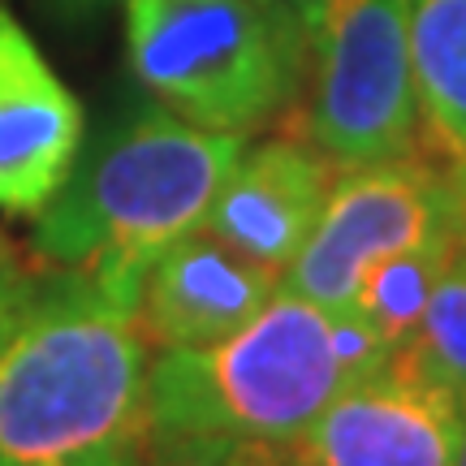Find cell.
I'll return each mask as SVG.
<instances>
[{"label":"cell","mask_w":466,"mask_h":466,"mask_svg":"<svg viewBox=\"0 0 466 466\" xmlns=\"http://www.w3.org/2000/svg\"><path fill=\"white\" fill-rule=\"evenodd\" d=\"M147 367L134 307L83 272L35 281L0 337V466H143Z\"/></svg>","instance_id":"cell-1"},{"label":"cell","mask_w":466,"mask_h":466,"mask_svg":"<svg viewBox=\"0 0 466 466\" xmlns=\"http://www.w3.org/2000/svg\"><path fill=\"white\" fill-rule=\"evenodd\" d=\"M238 156L242 134L195 126L160 100L121 104L83 138L69 177L35 217V255L138 311L151 264L203 229Z\"/></svg>","instance_id":"cell-2"},{"label":"cell","mask_w":466,"mask_h":466,"mask_svg":"<svg viewBox=\"0 0 466 466\" xmlns=\"http://www.w3.org/2000/svg\"><path fill=\"white\" fill-rule=\"evenodd\" d=\"M389 359L359 311L277 289L238 333L160 350L147 367L151 441H299L316 415Z\"/></svg>","instance_id":"cell-3"},{"label":"cell","mask_w":466,"mask_h":466,"mask_svg":"<svg viewBox=\"0 0 466 466\" xmlns=\"http://www.w3.org/2000/svg\"><path fill=\"white\" fill-rule=\"evenodd\" d=\"M307 44L281 0H126L130 74L208 130L247 134L289 108Z\"/></svg>","instance_id":"cell-4"},{"label":"cell","mask_w":466,"mask_h":466,"mask_svg":"<svg viewBox=\"0 0 466 466\" xmlns=\"http://www.w3.org/2000/svg\"><path fill=\"white\" fill-rule=\"evenodd\" d=\"M311 44L316 147L341 168L410 156L419 134L410 0H329Z\"/></svg>","instance_id":"cell-5"},{"label":"cell","mask_w":466,"mask_h":466,"mask_svg":"<svg viewBox=\"0 0 466 466\" xmlns=\"http://www.w3.org/2000/svg\"><path fill=\"white\" fill-rule=\"evenodd\" d=\"M453 233V168L441 173L410 156L346 168V177L329 190L307 242L281 272V289L329 311H350L371 268Z\"/></svg>","instance_id":"cell-6"},{"label":"cell","mask_w":466,"mask_h":466,"mask_svg":"<svg viewBox=\"0 0 466 466\" xmlns=\"http://www.w3.org/2000/svg\"><path fill=\"white\" fill-rule=\"evenodd\" d=\"M462 401L393 350L350 380L294 441L302 466H453Z\"/></svg>","instance_id":"cell-7"},{"label":"cell","mask_w":466,"mask_h":466,"mask_svg":"<svg viewBox=\"0 0 466 466\" xmlns=\"http://www.w3.org/2000/svg\"><path fill=\"white\" fill-rule=\"evenodd\" d=\"M83 138V104L14 9L0 5V212L39 217L69 177Z\"/></svg>","instance_id":"cell-8"},{"label":"cell","mask_w":466,"mask_h":466,"mask_svg":"<svg viewBox=\"0 0 466 466\" xmlns=\"http://www.w3.org/2000/svg\"><path fill=\"white\" fill-rule=\"evenodd\" d=\"M329 190L333 160L319 147L294 138H272L250 151L242 147L203 217V229L255 264L285 272L307 242Z\"/></svg>","instance_id":"cell-9"},{"label":"cell","mask_w":466,"mask_h":466,"mask_svg":"<svg viewBox=\"0 0 466 466\" xmlns=\"http://www.w3.org/2000/svg\"><path fill=\"white\" fill-rule=\"evenodd\" d=\"M277 289L281 272L195 229L151 264L138 299V329L160 350L208 346L259 316Z\"/></svg>","instance_id":"cell-10"},{"label":"cell","mask_w":466,"mask_h":466,"mask_svg":"<svg viewBox=\"0 0 466 466\" xmlns=\"http://www.w3.org/2000/svg\"><path fill=\"white\" fill-rule=\"evenodd\" d=\"M410 61L428 126L466 156V0H410Z\"/></svg>","instance_id":"cell-11"},{"label":"cell","mask_w":466,"mask_h":466,"mask_svg":"<svg viewBox=\"0 0 466 466\" xmlns=\"http://www.w3.org/2000/svg\"><path fill=\"white\" fill-rule=\"evenodd\" d=\"M453 247H458V233L441 238V242H428V247L406 250L398 259H384L380 268H371L363 277L359 299H354L350 311H359L376 329V337L389 346V354L410 341L419 316L428 307V294H432V285Z\"/></svg>","instance_id":"cell-12"},{"label":"cell","mask_w":466,"mask_h":466,"mask_svg":"<svg viewBox=\"0 0 466 466\" xmlns=\"http://www.w3.org/2000/svg\"><path fill=\"white\" fill-rule=\"evenodd\" d=\"M432 380H441L466 406V247L450 250V259L436 277L428 307L419 316L410 341L401 346Z\"/></svg>","instance_id":"cell-13"},{"label":"cell","mask_w":466,"mask_h":466,"mask_svg":"<svg viewBox=\"0 0 466 466\" xmlns=\"http://www.w3.org/2000/svg\"><path fill=\"white\" fill-rule=\"evenodd\" d=\"M143 466H302L294 441H151Z\"/></svg>","instance_id":"cell-14"},{"label":"cell","mask_w":466,"mask_h":466,"mask_svg":"<svg viewBox=\"0 0 466 466\" xmlns=\"http://www.w3.org/2000/svg\"><path fill=\"white\" fill-rule=\"evenodd\" d=\"M35 294V277L22 268V259L14 255V247L0 238V337L14 329V319L22 316V307Z\"/></svg>","instance_id":"cell-15"},{"label":"cell","mask_w":466,"mask_h":466,"mask_svg":"<svg viewBox=\"0 0 466 466\" xmlns=\"http://www.w3.org/2000/svg\"><path fill=\"white\" fill-rule=\"evenodd\" d=\"M31 5L48 17L56 31H86V26H96L108 9L126 5V0H31Z\"/></svg>","instance_id":"cell-16"},{"label":"cell","mask_w":466,"mask_h":466,"mask_svg":"<svg viewBox=\"0 0 466 466\" xmlns=\"http://www.w3.org/2000/svg\"><path fill=\"white\" fill-rule=\"evenodd\" d=\"M285 9H289V14L299 17L302 26H307V35L316 31V22H319V14H324V5H329V0H281Z\"/></svg>","instance_id":"cell-17"},{"label":"cell","mask_w":466,"mask_h":466,"mask_svg":"<svg viewBox=\"0 0 466 466\" xmlns=\"http://www.w3.org/2000/svg\"><path fill=\"white\" fill-rule=\"evenodd\" d=\"M453 190H458V242L466 247V156L453 168Z\"/></svg>","instance_id":"cell-18"},{"label":"cell","mask_w":466,"mask_h":466,"mask_svg":"<svg viewBox=\"0 0 466 466\" xmlns=\"http://www.w3.org/2000/svg\"><path fill=\"white\" fill-rule=\"evenodd\" d=\"M453 466H466V410H462V436H458V458Z\"/></svg>","instance_id":"cell-19"}]
</instances>
